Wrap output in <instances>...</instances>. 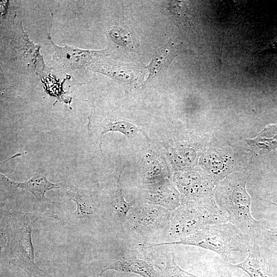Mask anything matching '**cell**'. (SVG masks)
<instances>
[{
	"label": "cell",
	"mask_w": 277,
	"mask_h": 277,
	"mask_svg": "<svg viewBox=\"0 0 277 277\" xmlns=\"http://www.w3.org/2000/svg\"><path fill=\"white\" fill-rule=\"evenodd\" d=\"M50 217L42 212H9L6 215V227L3 235L6 244L3 256L8 263L23 269L29 277L46 276L34 261L32 231L38 220Z\"/></svg>",
	"instance_id": "6da1fadb"
},
{
	"label": "cell",
	"mask_w": 277,
	"mask_h": 277,
	"mask_svg": "<svg viewBox=\"0 0 277 277\" xmlns=\"http://www.w3.org/2000/svg\"><path fill=\"white\" fill-rule=\"evenodd\" d=\"M252 243L248 235L228 222L209 225L180 240L152 244L146 248L171 244L198 246L216 252L229 264H237L246 259Z\"/></svg>",
	"instance_id": "7a4b0ae2"
},
{
	"label": "cell",
	"mask_w": 277,
	"mask_h": 277,
	"mask_svg": "<svg viewBox=\"0 0 277 277\" xmlns=\"http://www.w3.org/2000/svg\"><path fill=\"white\" fill-rule=\"evenodd\" d=\"M249 174L236 173L220 182L215 190V200L218 206L228 216V222L248 235L252 240L261 235L260 221L252 216L250 196L246 184Z\"/></svg>",
	"instance_id": "3957f363"
},
{
	"label": "cell",
	"mask_w": 277,
	"mask_h": 277,
	"mask_svg": "<svg viewBox=\"0 0 277 277\" xmlns=\"http://www.w3.org/2000/svg\"><path fill=\"white\" fill-rule=\"evenodd\" d=\"M226 222L227 214L212 197H208L177 207L171 214L168 224L170 234L176 241L206 226Z\"/></svg>",
	"instance_id": "277c9868"
},
{
	"label": "cell",
	"mask_w": 277,
	"mask_h": 277,
	"mask_svg": "<svg viewBox=\"0 0 277 277\" xmlns=\"http://www.w3.org/2000/svg\"><path fill=\"white\" fill-rule=\"evenodd\" d=\"M273 249L261 240L252 239L246 259L237 264H228L243 270L250 277H277V259Z\"/></svg>",
	"instance_id": "5b68a950"
},
{
	"label": "cell",
	"mask_w": 277,
	"mask_h": 277,
	"mask_svg": "<svg viewBox=\"0 0 277 277\" xmlns=\"http://www.w3.org/2000/svg\"><path fill=\"white\" fill-rule=\"evenodd\" d=\"M1 186L8 190L22 189L31 193L34 196L35 203L38 206H47L55 204L45 196L46 191L53 189H60L61 183H53L49 181L46 175L35 174L25 182L12 181L0 173Z\"/></svg>",
	"instance_id": "8992f818"
},
{
	"label": "cell",
	"mask_w": 277,
	"mask_h": 277,
	"mask_svg": "<svg viewBox=\"0 0 277 277\" xmlns=\"http://www.w3.org/2000/svg\"><path fill=\"white\" fill-rule=\"evenodd\" d=\"M61 189L65 191L70 200L76 203V210L72 214L74 218L86 220L94 215L97 209L91 191L79 188L66 181L61 182Z\"/></svg>",
	"instance_id": "52a82bcc"
},
{
	"label": "cell",
	"mask_w": 277,
	"mask_h": 277,
	"mask_svg": "<svg viewBox=\"0 0 277 277\" xmlns=\"http://www.w3.org/2000/svg\"><path fill=\"white\" fill-rule=\"evenodd\" d=\"M171 214L160 206L145 205L137 208L132 215L133 223L140 231H149L169 222Z\"/></svg>",
	"instance_id": "ba28073f"
},
{
	"label": "cell",
	"mask_w": 277,
	"mask_h": 277,
	"mask_svg": "<svg viewBox=\"0 0 277 277\" xmlns=\"http://www.w3.org/2000/svg\"><path fill=\"white\" fill-rule=\"evenodd\" d=\"M185 51L186 49L183 43H177L171 40L160 48L154 54L149 65L147 66L149 74L145 84L149 83L160 72L165 70L179 54Z\"/></svg>",
	"instance_id": "9c48e42d"
},
{
	"label": "cell",
	"mask_w": 277,
	"mask_h": 277,
	"mask_svg": "<svg viewBox=\"0 0 277 277\" xmlns=\"http://www.w3.org/2000/svg\"><path fill=\"white\" fill-rule=\"evenodd\" d=\"M109 270L135 273L143 277H157L153 265L140 259H124L108 263L102 267L96 277H102L103 273Z\"/></svg>",
	"instance_id": "30bf717a"
},
{
	"label": "cell",
	"mask_w": 277,
	"mask_h": 277,
	"mask_svg": "<svg viewBox=\"0 0 277 277\" xmlns=\"http://www.w3.org/2000/svg\"><path fill=\"white\" fill-rule=\"evenodd\" d=\"M249 145L261 152L277 147V124L266 126L253 139L247 140Z\"/></svg>",
	"instance_id": "8fae6325"
},
{
	"label": "cell",
	"mask_w": 277,
	"mask_h": 277,
	"mask_svg": "<svg viewBox=\"0 0 277 277\" xmlns=\"http://www.w3.org/2000/svg\"><path fill=\"white\" fill-rule=\"evenodd\" d=\"M100 129V147L102 149L103 135L109 131H119L128 138L134 137L136 133L142 130L133 124L125 120H105L98 126Z\"/></svg>",
	"instance_id": "7c38bea8"
},
{
	"label": "cell",
	"mask_w": 277,
	"mask_h": 277,
	"mask_svg": "<svg viewBox=\"0 0 277 277\" xmlns=\"http://www.w3.org/2000/svg\"><path fill=\"white\" fill-rule=\"evenodd\" d=\"M162 277H201L189 272H187L180 267L175 263L173 258L168 259L166 262L165 267L161 270ZM219 277H233L231 272H226Z\"/></svg>",
	"instance_id": "4fadbf2b"
},
{
	"label": "cell",
	"mask_w": 277,
	"mask_h": 277,
	"mask_svg": "<svg viewBox=\"0 0 277 277\" xmlns=\"http://www.w3.org/2000/svg\"><path fill=\"white\" fill-rule=\"evenodd\" d=\"M119 179L120 178L118 179L114 192L112 206L117 216L120 220H123L126 216L131 205L130 203L127 202L124 199Z\"/></svg>",
	"instance_id": "5bb4252c"
},
{
	"label": "cell",
	"mask_w": 277,
	"mask_h": 277,
	"mask_svg": "<svg viewBox=\"0 0 277 277\" xmlns=\"http://www.w3.org/2000/svg\"><path fill=\"white\" fill-rule=\"evenodd\" d=\"M261 225L260 240L267 245L277 246V223L268 221H260Z\"/></svg>",
	"instance_id": "9a60e30c"
},
{
	"label": "cell",
	"mask_w": 277,
	"mask_h": 277,
	"mask_svg": "<svg viewBox=\"0 0 277 277\" xmlns=\"http://www.w3.org/2000/svg\"><path fill=\"white\" fill-rule=\"evenodd\" d=\"M111 36L117 44L126 45L130 42V35L125 30L114 28L110 32Z\"/></svg>",
	"instance_id": "2e32d148"
},
{
	"label": "cell",
	"mask_w": 277,
	"mask_h": 277,
	"mask_svg": "<svg viewBox=\"0 0 277 277\" xmlns=\"http://www.w3.org/2000/svg\"><path fill=\"white\" fill-rule=\"evenodd\" d=\"M260 200L266 202L277 206V191L267 194L265 196L259 198Z\"/></svg>",
	"instance_id": "e0dca14e"
},
{
	"label": "cell",
	"mask_w": 277,
	"mask_h": 277,
	"mask_svg": "<svg viewBox=\"0 0 277 277\" xmlns=\"http://www.w3.org/2000/svg\"><path fill=\"white\" fill-rule=\"evenodd\" d=\"M38 277H46V276H38Z\"/></svg>",
	"instance_id": "ac0fdd59"
}]
</instances>
